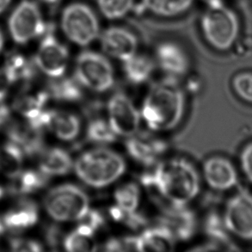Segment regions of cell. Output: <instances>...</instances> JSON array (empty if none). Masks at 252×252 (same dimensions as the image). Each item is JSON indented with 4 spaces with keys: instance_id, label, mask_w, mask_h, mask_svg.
Here are the masks:
<instances>
[{
    "instance_id": "cell-5",
    "label": "cell",
    "mask_w": 252,
    "mask_h": 252,
    "mask_svg": "<svg viewBox=\"0 0 252 252\" xmlns=\"http://www.w3.org/2000/svg\"><path fill=\"white\" fill-rule=\"evenodd\" d=\"M44 207L56 221H79L90 209V199L80 188L64 184L52 189L46 194Z\"/></svg>"
},
{
    "instance_id": "cell-41",
    "label": "cell",
    "mask_w": 252,
    "mask_h": 252,
    "mask_svg": "<svg viewBox=\"0 0 252 252\" xmlns=\"http://www.w3.org/2000/svg\"><path fill=\"white\" fill-rule=\"evenodd\" d=\"M10 84L12 83L5 69L0 70V102L5 97Z\"/></svg>"
},
{
    "instance_id": "cell-22",
    "label": "cell",
    "mask_w": 252,
    "mask_h": 252,
    "mask_svg": "<svg viewBox=\"0 0 252 252\" xmlns=\"http://www.w3.org/2000/svg\"><path fill=\"white\" fill-rule=\"evenodd\" d=\"M124 73L130 83L141 85L150 79L154 70V62L148 56L134 55L124 62Z\"/></svg>"
},
{
    "instance_id": "cell-35",
    "label": "cell",
    "mask_w": 252,
    "mask_h": 252,
    "mask_svg": "<svg viewBox=\"0 0 252 252\" xmlns=\"http://www.w3.org/2000/svg\"><path fill=\"white\" fill-rule=\"evenodd\" d=\"M232 87L239 98L252 103V72H240L236 75Z\"/></svg>"
},
{
    "instance_id": "cell-23",
    "label": "cell",
    "mask_w": 252,
    "mask_h": 252,
    "mask_svg": "<svg viewBox=\"0 0 252 252\" xmlns=\"http://www.w3.org/2000/svg\"><path fill=\"white\" fill-rule=\"evenodd\" d=\"M65 251L69 252H92L97 251L95 232L85 225L79 224L63 240Z\"/></svg>"
},
{
    "instance_id": "cell-32",
    "label": "cell",
    "mask_w": 252,
    "mask_h": 252,
    "mask_svg": "<svg viewBox=\"0 0 252 252\" xmlns=\"http://www.w3.org/2000/svg\"><path fill=\"white\" fill-rule=\"evenodd\" d=\"M116 137L109 123L102 119L93 120L87 127V138L93 143H113L116 141Z\"/></svg>"
},
{
    "instance_id": "cell-34",
    "label": "cell",
    "mask_w": 252,
    "mask_h": 252,
    "mask_svg": "<svg viewBox=\"0 0 252 252\" xmlns=\"http://www.w3.org/2000/svg\"><path fill=\"white\" fill-rule=\"evenodd\" d=\"M110 215L115 220L121 222L124 225L132 229L143 228L147 224V220L142 215L136 213V211H124L117 206L110 209Z\"/></svg>"
},
{
    "instance_id": "cell-47",
    "label": "cell",
    "mask_w": 252,
    "mask_h": 252,
    "mask_svg": "<svg viewBox=\"0 0 252 252\" xmlns=\"http://www.w3.org/2000/svg\"><path fill=\"white\" fill-rule=\"evenodd\" d=\"M3 189H2V188L0 187V198L2 197V196H3Z\"/></svg>"
},
{
    "instance_id": "cell-3",
    "label": "cell",
    "mask_w": 252,
    "mask_h": 252,
    "mask_svg": "<svg viewBox=\"0 0 252 252\" xmlns=\"http://www.w3.org/2000/svg\"><path fill=\"white\" fill-rule=\"evenodd\" d=\"M77 177L90 187L101 189L118 180L125 173L126 163L116 152L95 148L81 154L73 164Z\"/></svg>"
},
{
    "instance_id": "cell-19",
    "label": "cell",
    "mask_w": 252,
    "mask_h": 252,
    "mask_svg": "<svg viewBox=\"0 0 252 252\" xmlns=\"http://www.w3.org/2000/svg\"><path fill=\"white\" fill-rule=\"evenodd\" d=\"M156 55L161 68L170 75H184L187 72V55L178 45L172 42L161 43L158 47Z\"/></svg>"
},
{
    "instance_id": "cell-28",
    "label": "cell",
    "mask_w": 252,
    "mask_h": 252,
    "mask_svg": "<svg viewBox=\"0 0 252 252\" xmlns=\"http://www.w3.org/2000/svg\"><path fill=\"white\" fill-rule=\"evenodd\" d=\"M5 71L10 76L11 83H28L34 78V65L31 62H28L23 55L14 54L7 59L5 64Z\"/></svg>"
},
{
    "instance_id": "cell-24",
    "label": "cell",
    "mask_w": 252,
    "mask_h": 252,
    "mask_svg": "<svg viewBox=\"0 0 252 252\" xmlns=\"http://www.w3.org/2000/svg\"><path fill=\"white\" fill-rule=\"evenodd\" d=\"M48 182V176L41 170H26L13 177L10 191L14 194L32 193L45 187Z\"/></svg>"
},
{
    "instance_id": "cell-40",
    "label": "cell",
    "mask_w": 252,
    "mask_h": 252,
    "mask_svg": "<svg viewBox=\"0 0 252 252\" xmlns=\"http://www.w3.org/2000/svg\"><path fill=\"white\" fill-rule=\"evenodd\" d=\"M46 241L48 244V246L51 247H57L60 241H61V231L59 230L58 227L55 225L49 226L46 230Z\"/></svg>"
},
{
    "instance_id": "cell-8",
    "label": "cell",
    "mask_w": 252,
    "mask_h": 252,
    "mask_svg": "<svg viewBox=\"0 0 252 252\" xmlns=\"http://www.w3.org/2000/svg\"><path fill=\"white\" fill-rule=\"evenodd\" d=\"M9 28L11 37L19 44H24L46 31L41 10L31 0H24L17 5L10 16Z\"/></svg>"
},
{
    "instance_id": "cell-13",
    "label": "cell",
    "mask_w": 252,
    "mask_h": 252,
    "mask_svg": "<svg viewBox=\"0 0 252 252\" xmlns=\"http://www.w3.org/2000/svg\"><path fill=\"white\" fill-rule=\"evenodd\" d=\"M101 45L107 55L124 62L136 55L138 41L130 31L123 28L111 27L102 33Z\"/></svg>"
},
{
    "instance_id": "cell-9",
    "label": "cell",
    "mask_w": 252,
    "mask_h": 252,
    "mask_svg": "<svg viewBox=\"0 0 252 252\" xmlns=\"http://www.w3.org/2000/svg\"><path fill=\"white\" fill-rule=\"evenodd\" d=\"M229 232L245 241L252 240V194L239 191L229 200L223 216Z\"/></svg>"
},
{
    "instance_id": "cell-31",
    "label": "cell",
    "mask_w": 252,
    "mask_h": 252,
    "mask_svg": "<svg viewBox=\"0 0 252 252\" xmlns=\"http://www.w3.org/2000/svg\"><path fill=\"white\" fill-rule=\"evenodd\" d=\"M116 204L124 211H136L140 201V188L136 184H123L114 194Z\"/></svg>"
},
{
    "instance_id": "cell-16",
    "label": "cell",
    "mask_w": 252,
    "mask_h": 252,
    "mask_svg": "<svg viewBox=\"0 0 252 252\" xmlns=\"http://www.w3.org/2000/svg\"><path fill=\"white\" fill-rule=\"evenodd\" d=\"M10 141L17 145L28 156H34L43 151L42 130L30 123H13L7 130Z\"/></svg>"
},
{
    "instance_id": "cell-25",
    "label": "cell",
    "mask_w": 252,
    "mask_h": 252,
    "mask_svg": "<svg viewBox=\"0 0 252 252\" xmlns=\"http://www.w3.org/2000/svg\"><path fill=\"white\" fill-rule=\"evenodd\" d=\"M48 95L60 102H79L82 98L80 83L71 78L54 80L48 86Z\"/></svg>"
},
{
    "instance_id": "cell-29",
    "label": "cell",
    "mask_w": 252,
    "mask_h": 252,
    "mask_svg": "<svg viewBox=\"0 0 252 252\" xmlns=\"http://www.w3.org/2000/svg\"><path fill=\"white\" fill-rule=\"evenodd\" d=\"M48 98V92H40L34 95H21L14 102V108L28 120L34 119L43 111Z\"/></svg>"
},
{
    "instance_id": "cell-46",
    "label": "cell",
    "mask_w": 252,
    "mask_h": 252,
    "mask_svg": "<svg viewBox=\"0 0 252 252\" xmlns=\"http://www.w3.org/2000/svg\"><path fill=\"white\" fill-rule=\"evenodd\" d=\"M41 1H43V2L47 3H56L60 2L61 0H41Z\"/></svg>"
},
{
    "instance_id": "cell-10",
    "label": "cell",
    "mask_w": 252,
    "mask_h": 252,
    "mask_svg": "<svg viewBox=\"0 0 252 252\" xmlns=\"http://www.w3.org/2000/svg\"><path fill=\"white\" fill-rule=\"evenodd\" d=\"M109 123L118 136L136 134L140 125V114L133 102L123 93H116L108 103Z\"/></svg>"
},
{
    "instance_id": "cell-43",
    "label": "cell",
    "mask_w": 252,
    "mask_h": 252,
    "mask_svg": "<svg viewBox=\"0 0 252 252\" xmlns=\"http://www.w3.org/2000/svg\"><path fill=\"white\" fill-rule=\"evenodd\" d=\"M11 0H0V13H2L3 10L6 9Z\"/></svg>"
},
{
    "instance_id": "cell-48",
    "label": "cell",
    "mask_w": 252,
    "mask_h": 252,
    "mask_svg": "<svg viewBox=\"0 0 252 252\" xmlns=\"http://www.w3.org/2000/svg\"><path fill=\"white\" fill-rule=\"evenodd\" d=\"M209 1H214V0H209Z\"/></svg>"
},
{
    "instance_id": "cell-45",
    "label": "cell",
    "mask_w": 252,
    "mask_h": 252,
    "mask_svg": "<svg viewBox=\"0 0 252 252\" xmlns=\"http://www.w3.org/2000/svg\"><path fill=\"white\" fill-rule=\"evenodd\" d=\"M3 34L1 33V31H0V51H1V49L3 48Z\"/></svg>"
},
{
    "instance_id": "cell-11",
    "label": "cell",
    "mask_w": 252,
    "mask_h": 252,
    "mask_svg": "<svg viewBox=\"0 0 252 252\" xmlns=\"http://www.w3.org/2000/svg\"><path fill=\"white\" fill-rule=\"evenodd\" d=\"M69 62V51L51 32L46 34L38 48L35 63L41 72L53 79L64 75Z\"/></svg>"
},
{
    "instance_id": "cell-7",
    "label": "cell",
    "mask_w": 252,
    "mask_h": 252,
    "mask_svg": "<svg viewBox=\"0 0 252 252\" xmlns=\"http://www.w3.org/2000/svg\"><path fill=\"white\" fill-rule=\"evenodd\" d=\"M75 75L80 85L95 92L109 91L115 82V73L110 62L95 52H83L78 56Z\"/></svg>"
},
{
    "instance_id": "cell-37",
    "label": "cell",
    "mask_w": 252,
    "mask_h": 252,
    "mask_svg": "<svg viewBox=\"0 0 252 252\" xmlns=\"http://www.w3.org/2000/svg\"><path fill=\"white\" fill-rule=\"evenodd\" d=\"M79 224L92 229V231L95 233L104 225V218L100 212L94 209L92 210L90 208L85 216L81 220H79Z\"/></svg>"
},
{
    "instance_id": "cell-2",
    "label": "cell",
    "mask_w": 252,
    "mask_h": 252,
    "mask_svg": "<svg viewBox=\"0 0 252 252\" xmlns=\"http://www.w3.org/2000/svg\"><path fill=\"white\" fill-rule=\"evenodd\" d=\"M184 110V92L171 77L152 87L144 101L141 116L150 129L168 131L180 123Z\"/></svg>"
},
{
    "instance_id": "cell-36",
    "label": "cell",
    "mask_w": 252,
    "mask_h": 252,
    "mask_svg": "<svg viewBox=\"0 0 252 252\" xmlns=\"http://www.w3.org/2000/svg\"><path fill=\"white\" fill-rule=\"evenodd\" d=\"M106 252H138L136 237L111 239L104 246Z\"/></svg>"
},
{
    "instance_id": "cell-44",
    "label": "cell",
    "mask_w": 252,
    "mask_h": 252,
    "mask_svg": "<svg viewBox=\"0 0 252 252\" xmlns=\"http://www.w3.org/2000/svg\"><path fill=\"white\" fill-rule=\"evenodd\" d=\"M4 231H5V226H4L3 220H0V235H2Z\"/></svg>"
},
{
    "instance_id": "cell-38",
    "label": "cell",
    "mask_w": 252,
    "mask_h": 252,
    "mask_svg": "<svg viewBox=\"0 0 252 252\" xmlns=\"http://www.w3.org/2000/svg\"><path fill=\"white\" fill-rule=\"evenodd\" d=\"M10 246L13 252H39L42 251V246L34 240L14 238L10 240Z\"/></svg>"
},
{
    "instance_id": "cell-4",
    "label": "cell",
    "mask_w": 252,
    "mask_h": 252,
    "mask_svg": "<svg viewBox=\"0 0 252 252\" xmlns=\"http://www.w3.org/2000/svg\"><path fill=\"white\" fill-rule=\"evenodd\" d=\"M202 17V31L212 47L225 51L232 48L239 35V19L221 0L209 1Z\"/></svg>"
},
{
    "instance_id": "cell-15",
    "label": "cell",
    "mask_w": 252,
    "mask_h": 252,
    "mask_svg": "<svg viewBox=\"0 0 252 252\" xmlns=\"http://www.w3.org/2000/svg\"><path fill=\"white\" fill-rule=\"evenodd\" d=\"M126 152L130 157L140 164L150 166L167 150V144L150 135L129 137L126 143Z\"/></svg>"
},
{
    "instance_id": "cell-39",
    "label": "cell",
    "mask_w": 252,
    "mask_h": 252,
    "mask_svg": "<svg viewBox=\"0 0 252 252\" xmlns=\"http://www.w3.org/2000/svg\"><path fill=\"white\" fill-rule=\"evenodd\" d=\"M240 165L247 179L252 184V142L246 145L241 152Z\"/></svg>"
},
{
    "instance_id": "cell-17",
    "label": "cell",
    "mask_w": 252,
    "mask_h": 252,
    "mask_svg": "<svg viewBox=\"0 0 252 252\" xmlns=\"http://www.w3.org/2000/svg\"><path fill=\"white\" fill-rule=\"evenodd\" d=\"M46 128L50 130L60 140L72 141L79 136L81 123L72 113L61 110H48Z\"/></svg>"
},
{
    "instance_id": "cell-30",
    "label": "cell",
    "mask_w": 252,
    "mask_h": 252,
    "mask_svg": "<svg viewBox=\"0 0 252 252\" xmlns=\"http://www.w3.org/2000/svg\"><path fill=\"white\" fill-rule=\"evenodd\" d=\"M205 232L217 246H229L231 245L228 230L225 226L224 219L216 213L208 215L205 221Z\"/></svg>"
},
{
    "instance_id": "cell-21",
    "label": "cell",
    "mask_w": 252,
    "mask_h": 252,
    "mask_svg": "<svg viewBox=\"0 0 252 252\" xmlns=\"http://www.w3.org/2000/svg\"><path fill=\"white\" fill-rule=\"evenodd\" d=\"M39 166L41 172L48 177L64 176L72 170L73 161L66 151L54 147L41 152Z\"/></svg>"
},
{
    "instance_id": "cell-20",
    "label": "cell",
    "mask_w": 252,
    "mask_h": 252,
    "mask_svg": "<svg viewBox=\"0 0 252 252\" xmlns=\"http://www.w3.org/2000/svg\"><path fill=\"white\" fill-rule=\"evenodd\" d=\"M37 221V206L34 201L26 198L18 201L17 206L8 212L3 218L5 228L13 232L29 228Z\"/></svg>"
},
{
    "instance_id": "cell-33",
    "label": "cell",
    "mask_w": 252,
    "mask_h": 252,
    "mask_svg": "<svg viewBox=\"0 0 252 252\" xmlns=\"http://www.w3.org/2000/svg\"><path fill=\"white\" fill-rule=\"evenodd\" d=\"M133 4V0H97L99 10L106 18L110 20L126 16Z\"/></svg>"
},
{
    "instance_id": "cell-18",
    "label": "cell",
    "mask_w": 252,
    "mask_h": 252,
    "mask_svg": "<svg viewBox=\"0 0 252 252\" xmlns=\"http://www.w3.org/2000/svg\"><path fill=\"white\" fill-rule=\"evenodd\" d=\"M177 239L162 225L145 230L137 236V251L142 252H170L175 249Z\"/></svg>"
},
{
    "instance_id": "cell-12",
    "label": "cell",
    "mask_w": 252,
    "mask_h": 252,
    "mask_svg": "<svg viewBox=\"0 0 252 252\" xmlns=\"http://www.w3.org/2000/svg\"><path fill=\"white\" fill-rule=\"evenodd\" d=\"M167 229L177 240L190 239L196 230L197 223L194 213L184 206L171 205L160 216V225Z\"/></svg>"
},
{
    "instance_id": "cell-1",
    "label": "cell",
    "mask_w": 252,
    "mask_h": 252,
    "mask_svg": "<svg viewBox=\"0 0 252 252\" xmlns=\"http://www.w3.org/2000/svg\"><path fill=\"white\" fill-rule=\"evenodd\" d=\"M142 184L157 190L171 205L184 206L194 200L200 191L197 170L188 161L170 159L144 174Z\"/></svg>"
},
{
    "instance_id": "cell-14",
    "label": "cell",
    "mask_w": 252,
    "mask_h": 252,
    "mask_svg": "<svg viewBox=\"0 0 252 252\" xmlns=\"http://www.w3.org/2000/svg\"><path fill=\"white\" fill-rule=\"evenodd\" d=\"M205 180L215 190L225 191L235 187L239 177L231 161L222 157H212L205 162Z\"/></svg>"
},
{
    "instance_id": "cell-26",
    "label": "cell",
    "mask_w": 252,
    "mask_h": 252,
    "mask_svg": "<svg viewBox=\"0 0 252 252\" xmlns=\"http://www.w3.org/2000/svg\"><path fill=\"white\" fill-rule=\"evenodd\" d=\"M23 164V151L13 142L0 147V171L8 177H13L21 172Z\"/></svg>"
},
{
    "instance_id": "cell-42",
    "label": "cell",
    "mask_w": 252,
    "mask_h": 252,
    "mask_svg": "<svg viewBox=\"0 0 252 252\" xmlns=\"http://www.w3.org/2000/svg\"><path fill=\"white\" fill-rule=\"evenodd\" d=\"M10 117V110L6 106L0 104V128L8 122Z\"/></svg>"
},
{
    "instance_id": "cell-6",
    "label": "cell",
    "mask_w": 252,
    "mask_h": 252,
    "mask_svg": "<svg viewBox=\"0 0 252 252\" xmlns=\"http://www.w3.org/2000/svg\"><path fill=\"white\" fill-rule=\"evenodd\" d=\"M62 28L66 37L79 46L91 44L98 37L97 17L84 3H74L65 7L62 15Z\"/></svg>"
},
{
    "instance_id": "cell-27",
    "label": "cell",
    "mask_w": 252,
    "mask_h": 252,
    "mask_svg": "<svg viewBox=\"0 0 252 252\" xmlns=\"http://www.w3.org/2000/svg\"><path fill=\"white\" fill-rule=\"evenodd\" d=\"M193 0H142V6L151 13L161 17H174L192 5Z\"/></svg>"
}]
</instances>
